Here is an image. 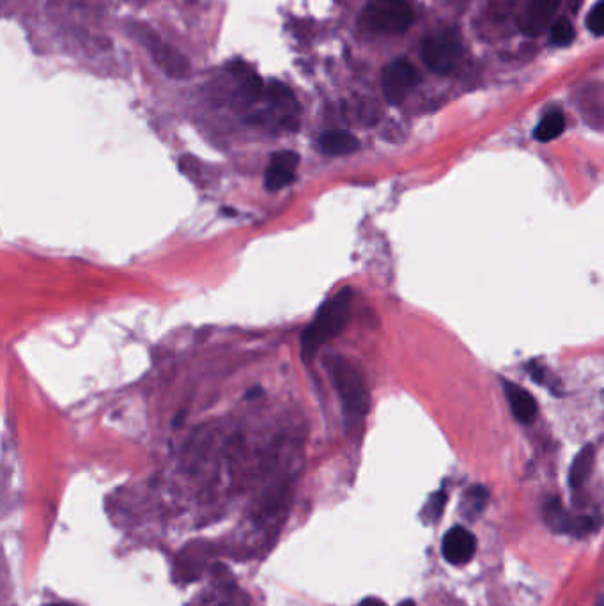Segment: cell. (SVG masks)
Returning a JSON list of instances; mask_svg holds the SVG:
<instances>
[{
    "label": "cell",
    "instance_id": "1",
    "mask_svg": "<svg viewBox=\"0 0 604 606\" xmlns=\"http://www.w3.org/2000/svg\"><path fill=\"white\" fill-rule=\"evenodd\" d=\"M325 367L330 373L333 387L341 397L342 412L349 428H357L364 422L365 415L371 408V396L364 376L342 355H330L326 358Z\"/></svg>",
    "mask_w": 604,
    "mask_h": 606
},
{
    "label": "cell",
    "instance_id": "2",
    "mask_svg": "<svg viewBox=\"0 0 604 606\" xmlns=\"http://www.w3.org/2000/svg\"><path fill=\"white\" fill-rule=\"evenodd\" d=\"M351 307H353V291L344 288L326 300L314 321L303 330L302 334V357L305 360L316 357L326 342L332 341L337 335L344 332L351 318Z\"/></svg>",
    "mask_w": 604,
    "mask_h": 606
},
{
    "label": "cell",
    "instance_id": "3",
    "mask_svg": "<svg viewBox=\"0 0 604 606\" xmlns=\"http://www.w3.org/2000/svg\"><path fill=\"white\" fill-rule=\"evenodd\" d=\"M413 18V9L406 0H371L362 15L365 27L381 34L408 31Z\"/></svg>",
    "mask_w": 604,
    "mask_h": 606
},
{
    "label": "cell",
    "instance_id": "4",
    "mask_svg": "<svg viewBox=\"0 0 604 606\" xmlns=\"http://www.w3.org/2000/svg\"><path fill=\"white\" fill-rule=\"evenodd\" d=\"M461 55V41L454 31L434 32L424 39L422 59L429 70L447 75L454 70Z\"/></svg>",
    "mask_w": 604,
    "mask_h": 606
},
{
    "label": "cell",
    "instance_id": "5",
    "mask_svg": "<svg viewBox=\"0 0 604 606\" xmlns=\"http://www.w3.org/2000/svg\"><path fill=\"white\" fill-rule=\"evenodd\" d=\"M137 34H139L140 41L148 47L149 54L153 55L155 63L167 75L174 78H185L190 73V64L186 61L185 55L171 45H167L158 34L149 31L148 27H144V25L137 27Z\"/></svg>",
    "mask_w": 604,
    "mask_h": 606
},
{
    "label": "cell",
    "instance_id": "6",
    "mask_svg": "<svg viewBox=\"0 0 604 606\" xmlns=\"http://www.w3.org/2000/svg\"><path fill=\"white\" fill-rule=\"evenodd\" d=\"M417 71L408 61H394L383 71V93L388 103L399 105L417 84Z\"/></svg>",
    "mask_w": 604,
    "mask_h": 606
},
{
    "label": "cell",
    "instance_id": "7",
    "mask_svg": "<svg viewBox=\"0 0 604 606\" xmlns=\"http://www.w3.org/2000/svg\"><path fill=\"white\" fill-rule=\"evenodd\" d=\"M544 520L558 534L585 536L596 529V521L589 516H571L557 498L544 505Z\"/></svg>",
    "mask_w": 604,
    "mask_h": 606
},
{
    "label": "cell",
    "instance_id": "8",
    "mask_svg": "<svg viewBox=\"0 0 604 606\" xmlns=\"http://www.w3.org/2000/svg\"><path fill=\"white\" fill-rule=\"evenodd\" d=\"M300 156L295 151H279L272 156L268 169L264 172V188L268 192H279L293 185Z\"/></svg>",
    "mask_w": 604,
    "mask_h": 606
},
{
    "label": "cell",
    "instance_id": "9",
    "mask_svg": "<svg viewBox=\"0 0 604 606\" xmlns=\"http://www.w3.org/2000/svg\"><path fill=\"white\" fill-rule=\"evenodd\" d=\"M477 541L470 530L465 527H454L443 537V559L452 566H465L475 557Z\"/></svg>",
    "mask_w": 604,
    "mask_h": 606
},
{
    "label": "cell",
    "instance_id": "10",
    "mask_svg": "<svg viewBox=\"0 0 604 606\" xmlns=\"http://www.w3.org/2000/svg\"><path fill=\"white\" fill-rule=\"evenodd\" d=\"M562 0H528L521 16V29L528 36H537L548 27Z\"/></svg>",
    "mask_w": 604,
    "mask_h": 606
},
{
    "label": "cell",
    "instance_id": "11",
    "mask_svg": "<svg viewBox=\"0 0 604 606\" xmlns=\"http://www.w3.org/2000/svg\"><path fill=\"white\" fill-rule=\"evenodd\" d=\"M504 390L514 419L521 424L534 422L537 412H539L534 396L512 381H504Z\"/></svg>",
    "mask_w": 604,
    "mask_h": 606
},
{
    "label": "cell",
    "instance_id": "12",
    "mask_svg": "<svg viewBox=\"0 0 604 606\" xmlns=\"http://www.w3.org/2000/svg\"><path fill=\"white\" fill-rule=\"evenodd\" d=\"M321 153L326 156H348L353 155L360 148V142L353 133L344 130H332L325 132L318 140Z\"/></svg>",
    "mask_w": 604,
    "mask_h": 606
},
{
    "label": "cell",
    "instance_id": "13",
    "mask_svg": "<svg viewBox=\"0 0 604 606\" xmlns=\"http://www.w3.org/2000/svg\"><path fill=\"white\" fill-rule=\"evenodd\" d=\"M596 463V449L592 445L583 447L576 458H574L571 470H569V484L573 490H580L581 486L587 482Z\"/></svg>",
    "mask_w": 604,
    "mask_h": 606
},
{
    "label": "cell",
    "instance_id": "14",
    "mask_svg": "<svg viewBox=\"0 0 604 606\" xmlns=\"http://www.w3.org/2000/svg\"><path fill=\"white\" fill-rule=\"evenodd\" d=\"M229 70L233 73L234 78L238 80V84H240L241 89H243V93L247 94L250 100H257L261 93H263V80L259 78L256 70H252V66H248L247 63H243V61H234L229 66Z\"/></svg>",
    "mask_w": 604,
    "mask_h": 606
},
{
    "label": "cell",
    "instance_id": "15",
    "mask_svg": "<svg viewBox=\"0 0 604 606\" xmlns=\"http://www.w3.org/2000/svg\"><path fill=\"white\" fill-rule=\"evenodd\" d=\"M564 130H566V117L562 112L553 110L539 121V125L535 126L534 137L539 142H551L560 137Z\"/></svg>",
    "mask_w": 604,
    "mask_h": 606
},
{
    "label": "cell",
    "instance_id": "16",
    "mask_svg": "<svg viewBox=\"0 0 604 606\" xmlns=\"http://www.w3.org/2000/svg\"><path fill=\"white\" fill-rule=\"evenodd\" d=\"M268 100L272 101L273 107L275 109L284 110L286 112V116L293 121V123H298V119H296V110H298V105H296L295 96L293 93L287 89L286 86H282L279 82H273L268 87Z\"/></svg>",
    "mask_w": 604,
    "mask_h": 606
},
{
    "label": "cell",
    "instance_id": "17",
    "mask_svg": "<svg viewBox=\"0 0 604 606\" xmlns=\"http://www.w3.org/2000/svg\"><path fill=\"white\" fill-rule=\"evenodd\" d=\"M488 498L489 493L486 488H482V486H473V488L466 491L465 504H463L465 513L468 514V516L481 513L482 509L488 504Z\"/></svg>",
    "mask_w": 604,
    "mask_h": 606
},
{
    "label": "cell",
    "instance_id": "18",
    "mask_svg": "<svg viewBox=\"0 0 604 606\" xmlns=\"http://www.w3.org/2000/svg\"><path fill=\"white\" fill-rule=\"evenodd\" d=\"M574 38L573 24L567 18L557 20L550 31L551 45L555 47H567Z\"/></svg>",
    "mask_w": 604,
    "mask_h": 606
},
{
    "label": "cell",
    "instance_id": "19",
    "mask_svg": "<svg viewBox=\"0 0 604 606\" xmlns=\"http://www.w3.org/2000/svg\"><path fill=\"white\" fill-rule=\"evenodd\" d=\"M587 27L592 34L596 36H603L604 34V0L597 2L596 6L592 8L587 18Z\"/></svg>",
    "mask_w": 604,
    "mask_h": 606
},
{
    "label": "cell",
    "instance_id": "20",
    "mask_svg": "<svg viewBox=\"0 0 604 606\" xmlns=\"http://www.w3.org/2000/svg\"><path fill=\"white\" fill-rule=\"evenodd\" d=\"M528 373H530V378L537 381L539 385H544V387H548L551 390H555V387H558V381L553 378V374L546 367L532 364V366H528Z\"/></svg>",
    "mask_w": 604,
    "mask_h": 606
},
{
    "label": "cell",
    "instance_id": "21",
    "mask_svg": "<svg viewBox=\"0 0 604 606\" xmlns=\"http://www.w3.org/2000/svg\"><path fill=\"white\" fill-rule=\"evenodd\" d=\"M447 504V495L443 493V491H438V493H434L431 500H429V505H427V511L431 513V518L433 520H438L443 513V507Z\"/></svg>",
    "mask_w": 604,
    "mask_h": 606
},
{
    "label": "cell",
    "instance_id": "22",
    "mask_svg": "<svg viewBox=\"0 0 604 606\" xmlns=\"http://www.w3.org/2000/svg\"><path fill=\"white\" fill-rule=\"evenodd\" d=\"M360 606H387V605H385V603H383V601H381V599H378V598H365L364 601H362V603H360Z\"/></svg>",
    "mask_w": 604,
    "mask_h": 606
},
{
    "label": "cell",
    "instance_id": "23",
    "mask_svg": "<svg viewBox=\"0 0 604 606\" xmlns=\"http://www.w3.org/2000/svg\"><path fill=\"white\" fill-rule=\"evenodd\" d=\"M399 606H417L415 605V603H413V601H411V599H408V601H403V603H401V605Z\"/></svg>",
    "mask_w": 604,
    "mask_h": 606
},
{
    "label": "cell",
    "instance_id": "24",
    "mask_svg": "<svg viewBox=\"0 0 604 606\" xmlns=\"http://www.w3.org/2000/svg\"><path fill=\"white\" fill-rule=\"evenodd\" d=\"M47 606H70V605H62V603H54V605H47Z\"/></svg>",
    "mask_w": 604,
    "mask_h": 606
},
{
    "label": "cell",
    "instance_id": "25",
    "mask_svg": "<svg viewBox=\"0 0 604 606\" xmlns=\"http://www.w3.org/2000/svg\"><path fill=\"white\" fill-rule=\"evenodd\" d=\"M220 606H227V605H220Z\"/></svg>",
    "mask_w": 604,
    "mask_h": 606
}]
</instances>
